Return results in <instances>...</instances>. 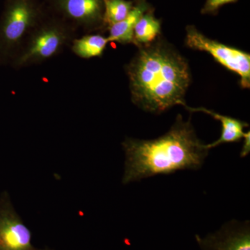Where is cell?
Returning a JSON list of instances; mask_svg holds the SVG:
<instances>
[{
	"label": "cell",
	"instance_id": "1",
	"mask_svg": "<svg viewBox=\"0 0 250 250\" xmlns=\"http://www.w3.org/2000/svg\"><path fill=\"white\" fill-rule=\"evenodd\" d=\"M139 48L126 66L132 103L156 114L175 105L184 106L191 82L187 60L162 39Z\"/></svg>",
	"mask_w": 250,
	"mask_h": 250
},
{
	"label": "cell",
	"instance_id": "2",
	"mask_svg": "<svg viewBox=\"0 0 250 250\" xmlns=\"http://www.w3.org/2000/svg\"><path fill=\"white\" fill-rule=\"evenodd\" d=\"M123 183L127 184L157 174L200 168L209 149L197 138L190 123L178 115L165 134L153 140L126 139Z\"/></svg>",
	"mask_w": 250,
	"mask_h": 250
},
{
	"label": "cell",
	"instance_id": "3",
	"mask_svg": "<svg viewBox=\"0 0 250 250\" xmlns=\"http://www.w3.org/2000/svg\"><path fill=\"white\" fill-rule=\"evenodd\" d=\"M66 22L41 21L23 44L10 67L18 70L39 65L62 54L79 37Z\"/></svg>",
	"mask_w": 250,
	"mask_h": 250
},
{
	"label": "cell",
	"instance_id": "4",
	"mask_svg": "<svg viewBox=\"0 0 250 250\" xmlns=\"http://www.w3.org/2000/svg\"><path fill=\"white\" fill-rule=\"evenodd\" d=\"M34 0H8L0 18V66H10L42 21Z\"/></svg>",
	"mask_w": 250,
	"mask_h": 250
},
{
	"label": "cell",
	"instance_id": "5",
	"mask_svg": "<svg viewBox=\"0 0 250 250\" xmlns=\"http://www.w3.org/2000/svg\"><path fill=\"white\" fill-rule=\"evenodd\" d=\"M186 45L210 54L220 65L240 77L242 88H250V54L208 39L192 25L187 27Z\"/></svg>",
	"mask_w": 250,
	"mask_h": 250
},
{
	"label": "cell",
	"instance_id": "6",
	"mask_svg": "<svg viewBox=\"0 0 250 250\" xmlns=\"http://www.w3.org/2000/svg\"><path fill=\"white\" fill-rule=\"evenodd\" d=\"M30 229L16 213L7 192L0 196V250H39L31 243Z\"/></svg>",
	"mask_w": 250,
	"mask_h": 250
},
{
	"label": "cell",
	"instance_id": "7",
	"mask_svg": "<svg viewBox=\"0 0 250 250\" xmlns=\"http://www.w3.org/2000/svg\"><path fill=\"white\" fill-rule=\"evenodd\" d=\"M54 4L77 32L82 29L90 34L104 22V0H54Z\"/></svg>",
	"mask_w": 250,
	"mask_h": 250
},
{
	"label": "cell",
	"instance_id": "8",
	"mask_svg": "<svg viewBox=\"0 0 250 250\" xmlns=\"http://www.w3.org/2000/svg\"><path fill=\"white\" fill-rule=\"evenodd\" d=\"M195 237L201 250H250V221L233 220L215 232Z\"/></svg>",
	"mask_w": 250,
	"mask_h": 250
},
{
	"label": "cell",
	"instance_id": "9",
	"mask_svg": "<svg viewBox=\"0 0 250 250\" xmlns=\"http://www.w3.org/2000/svg\"><path fill=\"white\" fill-rule=\"evenodd\" d=\"M147 11H149V5L146 0H139L123 21L109 26V34L107 36L108 42H118L123 45L134 44L135 26L141 16Z\"/></svg>",
	"mask_w": 250,
	"mask_h": 250
},
{
	"label": "cell",
	"instance_id": "10",
	"mask_svg": "<svg viewBox=\"0 0 250 250\" xmlns=\"http://www.w3.org/2000/svg\"><path fill=\"white\" fill-rule=\"evenodd\" d=\"M184 106L190 112H202L206 114L209 115L214 119L221 123V136L215 142L206 145L208 149L223 144V143L239 142L242 138L244 137L245 134H246L244 129L248 126V124L246 122L239 121V120L231 118V117L219 114L211 110L205 108H191L188 106L187 104L184 105Z\"/></svg>",
	"mask_w": 250,
	"mask_h": 250
},
{
	"label": "cell",
	"instance_id": "11",
	"mask_svg": "<svg viewBox=\"0 0 250 250\" xmlns=\"http://www.w3.org/2000/svg\"><path fill=\"white\" fill-rule=\"evenodd\" d=\"M108 38L100 34H87L72 41L70 48L72 53L82 59H91L103 56L108 43Z\"/></svg>",
	"mask_w": 250,
	"mask_h": 250
},
{
	"label": "cell",
	"instance_id": "12",
	"mask_svg": "<svg viewBox=\"0 0 250 250\" xmlns=\"http://www.w3.org/2000/svg\"><path fill=\"white\" fill-rule=\"evenodd\" d=\"M161 33V22L150 10L145 13L135 26L134 44L138 47L152 43Z\"/></svg>",
	"mask_w": 250,
	"mask_h": 250
},
{
	"label": "cell",
	"instance_id": "13",
	"mask_svg": "<svg viewBox=\"0 0 250 250\" xmlns=\"http://www.w3.org/2000/svg\"><path fill=\"white\" fill-rule=\"evenodd\" d=\"M133 3L126 0H104V22L108 26L123 21L133 8Z\"/></svg>",
	"mask_w": 250,
	"mask_h": 250
},
{
	"label": "cell",
	"instance_id": "14",
	"mask_svg": "<svg viewBox=\"0 0 250 250\" xmlns=\"http://www.w3.org/2000/svg\"><path fill=\"white\" fill-rule=\"evenodd\" d=\"M238 0H206L202 13L204 14H215L224 5L236 2Z\"/></svg>",
	"mask_w": 250,
	"mask_h": 250
},
{
	"label": "cell",
	"instance_id": "15",
	"mask_svg": "<svg viewBox=\"0 0 250 250\" xmlns=\"http://www.w3.org/2000/svg\"><path fill=\"white\" fill-rule=\"evenodd\" d=\"M244 143L242 147L241 152V157H246L249 154L250 152V132L248 131L246 132L244 136Z\"/></svg>",
	"mask_w": 250,
	"mask_h": 250
},
{
	"label": "cell",
	"instance_id": "16",
	"mask_svg": "<svg viewBox=\"0 0 250 250\" xmlns=\"http://www.w3.org/2000/svg\"><path fill=\"white\" fill-rule=\"evenodd\" d=\"M52 250L47 249H47H45V250Z\"/></svg>",
	"mask_w": 250,
	"mask_h": 250
}]
</instances>
